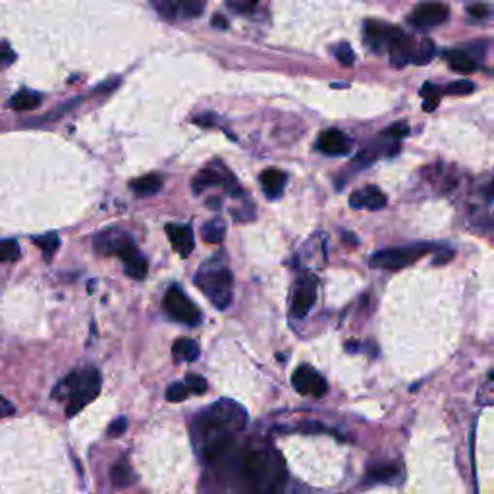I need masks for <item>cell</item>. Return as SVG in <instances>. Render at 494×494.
Instances as JSON below:
<instances>
[{
	"instance_id": "1",
	"label": "cell",
	"mask_w": 494,
	"mask_h": 494,
	"mask_svg": "<svg viewBox=\"0 0 494 494\" xmlns=\"http://www.w3.org/2000/svg\"><path fill=\"white\" fill-rule=\"evenodd\" d=\"M245 423L247 413L232 400H220L199 413L193 423V436L201 448L203 458L209 463H218L230 452L234 436L243 431Z\"/></svg>"
},
{
	"instance_id": "2",
	"label": "cell",
	"mask_w": 494,
	"mask_h": 494,
	"mask_svg": "<svg viewBox=\"0 0 494 494\" xmlns=\"http://www.w3.org/2000/svg\"><path fill=\"white\" fill-rule=\"evenodd\" d=\"M236 471L243 491L240 494H282L286 465L272 448L249 446L238 454Z\"/></svg>"
},
{
	"instance_id": "3",
	"label": "cell",
	"mask_w": 494,
	"mask_h": 494,
	"mask_svg": "<svg viewBox=\"0 0 494 494\" xmlns=\"http://www.w3.org/2000/svg\"><path fill=\"white\" fill-rule=\"evenodd\" d=\"M101 392V373L95 367H87L84 371H74L70 373L62 383H60L52 396L54 398H64L68 402L66 415L74 417L76 413L84 410L87 403H91Z\"/></svg>"
},
{
	"instance_id": "4",
	"label": "cell",
	"mask_w": 494,
	"mask_h": 494,
	"mask_svg": "<svg viewBox=\"0 0 494 494\" xmlns=\"http://www.w3.org/2000/svg\"><path fill=\"white\" fill-rule=\"evenodd\" d=\"M195 286L201 288L205 295L210 300V303L217 305L218 309H226L230 302H232L234 278H232V272L226 267L209 265V267L201 268L195 275Z\"/></svg>"
},
{
	"instance_id": "5",
	"label": "cell",
	"mask_w": 494,
	"mask_h": 494,
	"mask_svg": "<svg viewBox=\"0 0 494 494\" xmlns=\"http://www.w3.org/2000/svg\"><path fill=\"white\" fill-rule=\"evenodd\" d=\"M429 249H431L429 243L380 249V252H377L375 255H371L369 265L375 268H385V270H400V268L411 265V263L419 259V257H423Z\"/></svg>"
},
{
	"instance_id": "6",
	"label": "cell",
	"mask_w": 494,
	"mask_h": 494,
	"mask_svg": "<svg viewBox=\"0 0 494 494\" xmlns=\"http://www.w3.org/2000/svg\"><path fill=\"white\" fill-rule=\"evenodd\" d=\"M164 309L172 318H176L178 323H184L187 327H195L201 323V311L197 309V305L187 298L184 290L180 286L168 288L164 295Z\"/></svg>"
},
{
	"instance_id": "7",
	"label": "cell",
	"mask_w": 494,
	"mask_h": 494,
	"mask_svg": "<svg viewBox=\"0 0 494 494\" xmlns=\"http://www.w3.org/2000/svg\"><path fill=\"white\" fill-rule=\"evenodd\" d=\"M95 249L102 255H116L120 259L130 261L137 255L134 240L120 230H105L95 238Z\"/></svg>"
},
{
	"instance_id": "8",
	"label": "cell",
	"mask_w": 494,
	"mask_h": 494,
	"mask_svg": "<svg viewBox=\"0 0 494 494\" xmlns=\"http://www.w3.org/2000/svg\"><path fill=\"white\" fill-rule=\"evenodd\" d=\"M402 35V29L385 22H377V20H369L365 22V41H367L369 49L375 52L386 51L396 37Z\"/></svg>"
},
{
	"instance_id": "9",
	"label": "cell",
	"mask_w": 494,
	"mask_h": 494,
	"mask_svg": "<svg viewBox=\"0 0 494 494\" xmlns=\"http://www.w3.org/2000/svg\"><path fill=\"white\" fill-rule=\"evenodd\" d=\"M448 16H450V10L444 4H419L417 8L410 12L408 22L417 29H431L448 22Z\"/></svg>"
},
{
	"instance_id": "10",
	"label": "cell",
	"mask_w": 494,
	"mask_h": 494,
	"mask_svg": "<svg viewBox=\"0 0 494 494\" xmlns=\"http://www.w3.org/2000/svg\"><path fill=\"white\" fill-rule=\"evenodd\" d=\"M292 385L303 396H315V398H321L328 390L327 380L321 377L315 369L307 367V365L298 367L292 377Z\"/></svg>"
},
{
	"instance_id": "11",
	"label": "cell",
	"mask_w": 494,
	"mask_h": 494,
	"mask_svg": "<svg viewBox=\"0 0 494 494\" xmlns=\"http://www.w3.org/2000/svg\"><path fill=\"white\" fill-rule=\"evenodd\" d=\"M317 300V280L315 278H303L295 295H293L292 302V317L293 318H303L309 315L311 307L315 305Z\"/></svg>"
},
{
	"instance_id": "12",
	"label": "cell",
	"mask_w": 494,
	"mask_h": 494,
	"mask_svg": "<svg viewBox=\"0 0 494 494\" xmlns=\"http://www.w3.org/2000/svg\"><path fill=\"white\" fill-rule=\"evenodd\" d=\"M352 139L340 130H327L318 135L317 149L325 155L336 157V155H348L352 151Z\"/></svg>"
},
{
	"instance_id": "13",
	"label": "cell",
	"mask_w": 494,
	"mask_h": 494,
	"mask_svg": "<svg viewBox=\"0 0 494 494\" xmlns=\"http://www.w3.org/2000/svg\"><path fill=\"white\" fill-rule=\"evenodd\" d=\"M352 209H367V210H380L386 207V195L377 185H365L363 190H357L350 197Z\"/></svg>"
},
{
	"instance_id": "14",
	"label": "cell",
	"mask_w": 494,
	"mask_h": 494,
	"mask_svg": "<svg viewBox=\"0 0 494 494\" xmlns=\"http://www.w3.org/2000/svg\"><path fill=\"white\" fill-rule=\"evenodd\" d=\"M167 234L170 243L174 245V249L180 257H190L195 245V238H193L192 226H184V224H168Z\"/></svg>"
},
{
	"instance_id": "15",
	"label": "cell",
	"mask_w": 494,
	"mask_h": 494,
	"mask_svg": "<svg viewBox=\"0 0 494 494\" xmlns=\"http://www.w3.org/2000/svg\"><path fill=\"white\" fill-rule=\"evenodd\" d=\"M415 47H417V43L413 41V37H410V35H406L402 31V35L396 37V41L388 47L392 66L403 68L406 64H410L411 60H413V54H415Z\"/></svg>"
},
{
	"instance_id": "16",
	"label": "cell",
	"mask_w": 494,
	"mask_h": 494,
	"mask_svg": "<svg viewBox=\"0 0 494 494\" xmlns=\"http://www.w3.org/2000/svg\"><path fill=\"white\" fill-rule=\"evenodd\" d=\"M261 187L263 192L267 193L268 199H278L284 193L286 182H288V174L278 170V168H268L261 174Z\"/></svg>"
},
{
	"instance_id": "17",
	"label": "cell",
	"mask_w": 494,
	"mask_h": 494,
	"mask_svg": "<svg viewBox=\"0 0 494 494\" xmlns=\"http://www.w3.org/2000/svg\"><path fill=\"white\" fill-rule=\"evenodd\" d=\"M446 60L448 64L452 68L454 72H458L461 76H468V74H473L477 70V62L469 56L468 52L460 51V49H454V51H448L446 54Z\"/></svg>"
},
{
	"instance_id": "18",
	"label": "cell",
	"mask_w": 494,
	"mask_h": 494,
	"mask_svg": "<svg viewBox=\"0 0 494 494\" xmlns=\"http://www.w3.org/2000/svg\"><path fill=\"white\" fill-rule=\"evenodd\" d=\"M226 168H222V170H210V168H207V170H201L197 176L193 178L192 182V187H193V193H201L203 190H207V187H215V185H222V182H224V176H226Z\"/></svg>"
},
{
	"instance_id": "19",
	"label": "cell",
	"mask_w": 494,
	"mask_h": 494,
	"mask_svg": "<svg viewBox=\"0 0 494 494\" xmlns=\"http://www.w3.org/2000/svg\"><path fill=\"white\" fill-rule=\"evenodd\" d=\"M160 187H162V178L159 174H147L132 182V192L137 193L139 197H151L160 192Z\"/></svg>"
},
{
	"instance_id": "20",
	"label": "cell",
	"mask_w": 494,
	"mask_h": 494,
	"mask_svg": "<svg viewBox=\"0 0 494 494\" xmlns=\"http://www.w3.org/2000/svg\"><path fill=\"white\" fill-rule=\"evenodd\" d=\"M400 469L394 463H377V465H371L367 471V483H388L392 479L398 477Z\"/></svg>"
},
{
	"instance_id": "21",
	"label": "cell",
	"mask_w": 494,
	"mask_h": 494,
	"mask_svg": "<svg viewBox=\"0 0 494 494\" xmlns=\"http://www.w3.org/2000/svg\"><path fill=\"white\" fill-rule=\"evenodd\" d=\"M41 95L35 91H29V89H22L17 91L12 99L8 101L10 109L14 110H33L41 105Z\"/></svg>"
},
{
	"instance_id": "22",
	"label": "cell",
	"mask_w": 494,
	"mask_h": 494,
	"mask_svg": "<svg viewBox=\"0 0 494 494\" xmlns=\"http://www.w3.org/2000/svg\"><path fill=\"white\" fill-rule=\"evenodd\" d=\"M176 361H195L199 357V346L192 338H178L172 346Z\"/></svg>"
},
{
	"instance_id": "23",
	"label": "cell",
	"mask_w": 494,
	"mask_h": 494,
	"mask_svg": "<svg viewBox=\"0 0 494 494\" xmlns=\"http://www.w3.org/2000/svg\"><path fill=\"white\" fill-rule=\"evenodd\" d=\"M110 479H112V483L116 486H130L135 481L134 471H132V468H130V463H128L126 460H120L116 465L112 468Z\"/></svg>"
},
{
	"instance_id": "24",
	"label": "cell",
	"mask_w": 494,
	"mask_h": 494,
	"mask_svg": "<svg viewBox=\"0 0 494 494\" xmlns=\"http://www.w3.org/2000/svg\"><path fill=\"white\" fill-rule=\"evenodd\" d=\"M124 270H126V275L130 278H134V280H143V278L147 277V272H149V263H147V259L143 257V255H135L134 259H130L124 263Z\"/></svg>"
},
{
	"instance_id": "25",
	"label": "cell",
	"mask_w": 494,
	"mask_h": 494,
	"mask_svg": "<svg viewBox=\"0 0 494 494\" xmlns=\"http://www.w3.org/2000/svg\"><path fill=\"white\" fill-rule=\"evenodd\" d=\"M224 234H226V226L222 220H209L205 226H203V240L207 243H220L224 240Z\"/></svg>"
},
{
	"instance_id": "26",
	"label": "cell",
	"mask_w": 494,
	"mask_h": 494,
	"mask_svg": "<svg viewBox=\"0 0 494 494\" xmlns=\"http://www.w3.org/2000/svg\"><path fill=\"white\" fill-rule=\"evenodd\" d=\"M433 56H435V43L429 41V39H423V41L419 43L417 47H415V54H413V64H419V66H425V64H429L431 60H433Z\"/></svg>"
},
{
	"instance_id": "27",
	"label": "cell",
	"mask_w": 494,
	"mask_h": 494,
	"mask_svg": "<svg viewBox=\"0 0 494 494\" xmlns=\"http://www.w3.org/2000/svg\"><path fill=\"white\" fill-rule=\"evenodd\" d=\"M421 93H423V97H425V102H423L425 110H427V112L435 110L436 107H438V102H440V97H442V89H440L438 85L425 84L423 85V89H421Z\"/></svg>"
},
{
	"instance_id": "28",
	"label": "cell",
	"mask_w": 494,
	"mask_h": 494,
	"mask_svg": "<svg viewBox=\"0 0 494 494\" xmlns=\"http://www.w3.org/2000/svg\"><path fill=\"white\" fill-rule=\"evenodd\" d=\"M33 242L37 243L39 247H41V252L45 253V257H47V259H51L52 253L56 252V247H59L60 240H59V236L54 234V232H49V234L35 238Z\"/></svg>"
},
{
	"instance_id": "29",
	"label": "cell",
	"mask_w": 494,
	"mask_h": 494,
	"mask_svg": "<svg viewBox=\"0 0 494 494\" xmlns=\"http://www.w3.org/2000/svg\"><path fill=\"white\" fill-rule=\"evenodd\" d=\"M20 259V245L16 240H0V263Z\"/></svg>"
},
{
	"instance_id": "30",
	"label": "cell",
	"mask_w": 494,
	"mask_h": 494,
	"mask_svg": "<svg viewBox=\"0 0 494 494\" xmlns=\"http://www.w3.org/2000/svg\"><path fill=\"white\" fill-rule=\"evenodd\" d=\"M203 10H205V2H201V0H184V2H178V12H182V16L184 17L201 16Z\"/></svg>"
},
{
	"instance_id": "31",
	"label": "cell",
	"mask_w": 494,
	"mask_h": 494,
	"mask_svg": "<svg viewBox=\"0 0 494 494\" xmlns=\"http://www.w3.org/2000/svg\"><path fill=\"white\" fill-rule=\"evenodd\" d=\"M153 6H155V10L159 12L160 16L167 17V20H174L178 16V2H172V0H155Z\"/></svg>"
},
{
	"instance_id": "32",
	"label": "cell",
	"mask_w": 494,
	"mask_h": 494,
	"mask_svg": "<svg viewBox=\"0 0 494 494\" xmlns=\"http://www.w3.org/2000/svg\"><path fill=\"white\" fill-rule=\"evenodd\" d=\"M190 396V392H187V388H185L184 383H174V385L168 386L167 390V400L168 402H184L185 398Z\"/></svg>"
},
{
	"instance_id": "33",
	"label": "cell",
	"mask_w": 494,
	"mask_h": 494,
	"mask_svg": "<svg viewBox=\"0 0 494 494\" xmlns=\"http://www.w3.org/2000/svg\"><path fill=\"white\" fill-rule=\"evenodd\" d=\"M473 91H475V84H471L469 79H458L444 89V93H448V95H469Z\"/></svg>"
},
{
	"instance_id": "34",
	"label": "cell",
	"mask_w": 494,
	"mask_h": 494,
	"mask_svg": "<svg viewBox=\"0 0 494 494\" xmlns=\"http://www.w3.org/2000/svg\"><path fill=\"white\" fill-rule=\"evenodd\" d=\"M185 388L190 394H205L207 392V380L199 375H187L185 377Z\"/></svg>"
},
{
	"instance_id": "35",
	"label": "cell",
	"mask_w": 494,
	"mask_h": 494,
	"mask_svg": "<svg viewBox=\"0 0 494 494\" xmlns=\"http://www.w3.org/2000/svg\"><path fill=\"white\" fill-rule=\"evenodd\" d=\"M336 59H338V62L342 64V66L350 68L355 62V54H353V49L348 45V43H342V45H338V49H336Z\"/></svg>"
},
{
	"instance_id": "36",
	"label": "cell",
	"mask_w": 494,
	"mask_h": 494,
	"mask_svg": "<svg viewBox=\"0 0 494 494\" xmlns=\"http://www.w3.org/2000/svg\"><path fill=\"white\" fill-rule=\"evenodd\" d=\"M226 4L228 8H232L234 12H240V14H249V12L257 8L255 0H228Z\"/></svg>"
},
{
	"instance_id": "37",
	"label": "cell",
	"mask_w": 494,
	"mask_h": 494,
	"mask_svg": "<svg viewBox=\"0 0 494 494\" xmlns=\"http://www.w3.org/2000/svg\"><path fill=\"white\" fill-rule=\"evenodd\" d=\"M408 134H410V128H408L406 122H396L392 128L386 130V135H390L392 139H402V137H406Z\"/></svg>"
},
{
	"instance_id": "38",
	"label": "cell",
	"mask_w": 494,
	"mask_h": 494,
	"mask_svg": "<svg viewBox=\"0 0 494 494\" xmlns=\"http://www.w3.org/2000/svg\"><path fill=\"white\" fill-rule=\"evenodd\" d=\"M128 429V419L126 417H118L116 421H112V425L109 427V435L110 436H120L124 431Z\"/></svg>"
},
{
	"instance_id": "39",
	"label": "cell",
	"mask_w": 494,
	"mask_h": 494,
	"mask_svg": "<svg viewBox=\"0 0 494 494\" xmlns=\"http://www.w3.org/2000/svg\"><path fill=\"white\" fill-rule=\"evenodd\" d=\"M468 12L473 17H477V20H483V17L488 16V8L483 6V4H473V6H469Z\"/></svg>"
},
{
	"instance_id": "40",
	"label": "cell",
	"mask_w": 494,
	"mask_h": 494,
	"mask_svg": "<svg viewBox=\"0 0 494 494\" xmlns=\"http://www.w3.org/2000/svg\"><path fill=\"white\" fill-rule=\"evenodd\" d=\"M14 406H12V402H8L6 398H2L0 396V419L2 417H8V415H12L14 413Z\"/></svg>"
},
{
	"instance_id": "41",
	"label": "cell",
	"mask_w": 494,
	"mask_h": 494,
	"mask_svg": "<svg viewBox=\"0 0 494 494\" xmlns=\"http://www.w3.org/2000/svg\"><path fill=\"white\" fill-rule=\"evenodd\" d=\"M302 431H305V433H325V427L321 423H303Z\"/></svg>"
},
{
	"instance_id": "42",
	"label": "cell",
	"mask_w": 494,
	"mask_h": 494,
	"mask_svg": "<svg viewBox=\"0 0 494 494\" xmlns=\"http://www.w3.org/2000/svg\"><path fill=\"white\" fill-rule=\"evenodd\" d=\"M452 257H454V253H452V252H448V249H444V252L440 253V255H436L435 261H433V263H435V265H442V263H448V261L452 259Z\"/></svg>"
},
{
	"instance_id": "43",
	"label": "cell",
	"mask_w": 494,
	"mask_h": 494,
	"mask_svg": "<svg viewBox=\"0 0 494 494\" xmlns=\"http://www.w3.org/2000/svg\"><path fill=\"white\" fill-rule=\"evenodd\" d=\"M12 59H14L12 51H10L6 45H2V47H0V64H4V62H8V60H12Z\"/></svg>"
},
{
	"instance_id": "44",
	"label": "cell",
	"mask_w": 494,
	"mask_h": 494,
	"mask_svg": "<svg viewBox=\"0 0 494 494\" xmlns=\"http://www.w3.org/2000/svg\"><path fill=\"white\" fill-rule=\"evenodd\" d=\"M213 26H218V27H222V29H226L228 22L224 20V17L220 16V14H217V16L213 17Z\"/></svg>"
},
{
	"instance_id": "45",
	"label": "cell",
	"mask_w": 494,
	"mask_h": 494,
	"mask_svg": "<svg viewBox=\"0 0 494 494\" xmlns=\"http://www.w3.org/2000/svg\"><path fill=\"white\" fill-rule=\"evenodd\" d=\"M209 207H210V209H220V199H218V197H217V199H215V197H210V199H209Z\"/></svg>"
},
{
	"instance_id": "46",
	"label": "cell",
	"mask_w": 494,
	"mask_h": 494,
	"mask_svg": "<svg viewBox=\"0 0 494 494\" xmlns=\"http://www.w3.org/2000/svg\"><path fill=\"white\" fill-rule=\"evenodd\" d=\"M346 350H348V352H357V350H360V344H357V342H350V344H348V346H346Z\"/></svg>"
}]
</instances>
